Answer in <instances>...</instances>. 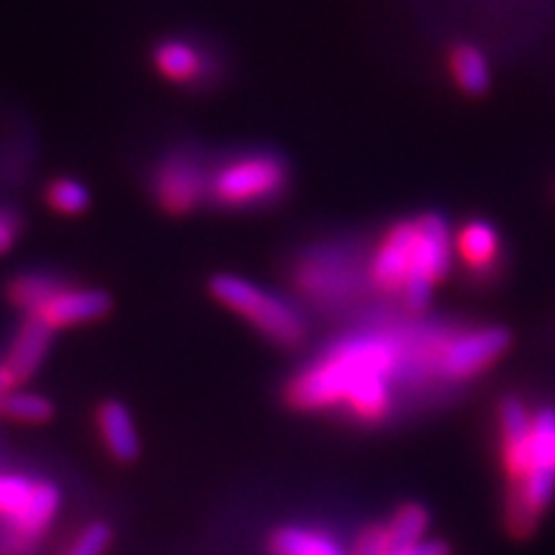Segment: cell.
Instances as JSON below:
<instances>
[{
    "label": "cell",
    "mask_w": 555,
    "mask_h": 555,
    "mask_svg": "<svg viewBox=\"0 0 555 555\" xmlns=\"http://www.w3.org/2000/svg\"><path fill=\"white\" fill-rule=\"evenodd\" d=\"M440 339L388 330L347 335L288 380L286 401L298 412L343 409L360 425H384L397 404L399 380L437 378Z\"/></svg>",
    "instance_id": "cell-1"
},
{
    "label": "cell",
    "mask_w": 555,
    "mask_h": 555,
    "mask_svg": "<svg viewBox=\"0 0 555 555\" xmlns=\"http://www.w3.org/2000/svg\"><path fill=\"white\" fill-rule=\"evenodd\" d=\"M291 170L270 150L237 152L208 170V204L227 211H249L275 204L288 191Z\"/></svg>",
    "instance_id": "cell-2"
},
{
    "label": "cell",
    "mask_w": 555,
    "mask_h": 555,
    "mask_svg": "<svg viewBox=\"0 0 555 555\" xmlns=\"http://www.w3.org/2000/svg\"><path fill=\"white\" fill-rule=\"evenodd\" d=\"M208 291H211V296L217 298L221 307L240 314L273 345L296 350V347L307 343V317L288 298L260 288L258 283L232 273L214 275L208 281Z\"/></svg>",
    "instance_id": "cell-3"
},
{
    "label": "cell",
    "mask_w": 555,
    "mask_h": 555,
    "mask_svg": "<svg viewBox=\"0 0 555 555\" xmlns=\"http://www.w3.org/2000/svg\"><path fill=\"white\" fill-rule=\"evenodd\" d=\"M455 237L448 219L440 214H422L414 219L412 273L401 294V304L409 311H425L433 304L435 288L446 281L453 268Z\"/></svg>",
    "instance_id": "cell-4"
},
{
    "label": "cell",
    "mask_w": 555,
    "mask_h": 555,
    "mask_svg": "<svg viewBox=\"0 0 555 555\" xmlns=\"http://www.w3.org/2000/svg\"><path fill=\"white\" fill-rule=\"evenodd\" d=\"M62 504L52 481H34L18 474H0V519L16 543H34L54 522Z\"/></svg>",
    "instance_id": "cell-5"
},
{
    "label": "cell",
    "mask_w": 555,
    "mask_h": 555,
    "mask_svg": "<svg viewBox=\"0 0 555 555\" xmlns=\"http://www.w3.org/2000/svg\"><path fill=\"white\" fill-rule=\"evenodd\" d=\"M291 283L311 304L337 307L360 288L358 260L343 247H311L291 268Z\"/></svg>",
    "instance_id": "cell-6"
},
{
    "label": "cell",
    "mask_w": 555,
    "mask_h": 555,
    "mask_svg": "<svg viewBox=\"0 0 555 555\" xmlns=\"http://www.w3.org/2000/svg\"><path fill=\"white\" fill-rule=\"evenodd\" d=\"M208 170L204 157L191 150L168 152L150 176L152 198L165 214L183 217L208 204Z\"/></svg>",
    "instance_id": "cell-7"
},
{
    "label": "cell",
    "mask_w": 555,
    "mask_h": 555,
    "mask_svg": "<svg viewBox=\"0 0 555 555\" xmlns=\"http://www.w3.org/2000/svg\"><path fill=\"white\" fill-rule=\"evenodd\" d=\"M509 332L504 327H478L442 335L437 347V380L463 384L481 376L499 358L509 350Z\"/></svg>",
    "instance_id": "cell-8"
},
{
    "label": "cell",
    "mask_w": 555,
    "mask_h": 555,
    "mask_svg": "<svg viewBox=\"0 0 555 555\" xmlns=\"http://www.w3.org/2000/svg\"><path fill=\"white\" fill-rule=\"evenodd\" d=\"M499 463L506 483H517L527 476H555V409H538L532 422L515 440H499Z\"/></svg>",
    "instance_id": "cell-9"
},
{
    "label": "cell",
    "mask_w": 555,
    "mask_h": 555,
    "mask_svg": "<svg viewBox=\"0 0 555 555\" xmlns=\"http://www.w3.org/2000/svg\"><path fill=\"white\" fill-rule=\"evenodd\" d=\"M111 311V298L99 288H82L62 281L52 296L34 311V319H41L52 332L80 327V324L99 322Z\"/></svg>",
    "instance_id": "cell-10"
},
{
    "label": "cell",
    "mask_w": 555,
    "mask_h": 555,
    "mask_svg": "<svg viewBox=\"0 0 555 555\" xmlns=\"http://www.w3.org/2000/svg\"><path fill=\"white\" fill-rule=\"evenodd\" d=\"M152 65L172 86H206L217 78V57L191 39H163L152 50Z\"/></svg>",
    "instance_id": "cell-11"
},
{
    "label": "cell",
    "mask_w": 555,
    "mask_h": 555,
    "mask_svg": "<svg viewBox=\"0 0 555 555\" xmlns=\"http://www.w3.org/2000/svg\"><path fill=\"white\" fill-rule=\"evenodd\" d=\"M555 496V476L535 474L517 483H506L504 527L515 540H525L535 532L545 509Z\"/></svg>",
    "instance_id": "cell-12"
},
{
    "label": "cell",
    "mask_w": 555,
    "mask_h": 555,
    "mask_svg": "<svg viewBox=\"0 0 555 555\" xmlns=\"http://www.w3.org/2000/svg\"><path fill=\"white\" fill-rule=\"evenodd\" d=\"M52 337L54 332L41 319H24V324H21L9 347V356L0 363V371H3L5 380H9L11 391L21 384H26L37 373L41 360L47 358V350H50Z\"/></svg>",
    "instance_id": "cell-13"
},
{
    "label": "cell",
    "mask_w": 555,
    "mask_h": 555,
    "mask_svg": "<svg viewBox=\"0 0 555 555\" xmlns=\"http://www.w3.org/2000/svg\"><path fill=\"white\" fill-rule=\"evenodd\" d=\"M455 253L461 255L463 266L474 275H491L499 266V255H502V240H499L496 227L483 219L463 224L455 237Z\"/></svg>",
    "instance_id": "cell-14"
},
{
    "label": "cell",
    "mask_w": 555,
    "mask_h": 555,
    "mask_svg": "<svg viewBox=\"0 0 555 555\" xmlns=\"http://www.w3.org/2000/svg\"><path fill=\"white\" fill-rule=\"evenodd\" d=\"M99 429L103 442H106L108 453L116 457V461L129 463L139 457V435L137 425L131 420L127 404L121 401H106V404L99 406Z\"/></svg>",
    "instance_id": "cell-15"
},
{
    "label": "cell",
    "mask_w": 555,
    "mask_h": 555,
    "mask_svg": "<svg viewBox=\"0 0 555 555\" xmlns=\"http://www.w3.org/2000/svg\"><path fill=\"white\" fill-rule=\"evenodd\" d=\"M270 551L275 555H347L345 547L327 532L309 527H281L270 538Z\"/></svg>",
    "instance_id": "cell-16"
},
{
    "label": "cell",
    "mask_w": 555,
    "mask_h": 555,
    "mask_svg": "<svg viewBox=\"0 0 555 555\" xmlns=\"http://www.w3.org/2000/svg\"><path fill=\"white\" fill-rule=\"evenodd\" d=\"M450 69L457 88L468 95H483L491 88V67L486 54L474 44L455 47L450 54Z\"/></svg>",
    "instance_id": "cell-17"
},
{
    "label": "cell",
    "mask_w": 555,
    "mask_h": 555,
    "mask_svg": "<svg viewBox=\"0 0 555 555\" xmlns=\"http://www.w3.org/2000/svg\"><path fill=\"white\" fill-rule=\"evenodd\" d=\"M62 281H65V278L52 275V273H39V270L21 273L9 283V301L18 311H24V314L29 317L52 296V291L57 288Z\"/></svg>",
    "instance_id": "cell-18"
},
{
    "label": "cell",
    "mask_w": 555,
    "mask_h": 555,
    "mask_svg": "<svg viewBox=\"0 0 555 555\" xmlns=\"http://www.w3.org/2000/svg\"><path fill=\"white\" fill-rule=\"evenodd\" d=\"M0 412L16 422H26V425H41V422H50L54 416V406L50 399L39 397V393L29 391H13L3 393L0 399Z\"/></svg>",
    "instance_id": "cell-19"
},
{
    "label": "cell",
    "mask_w": 555,
    "mask_h": 555,
    "mask_svg": "<svg viewBox=\"0 0 555 555\" xmlns=\"http://www.w3.org/2000/svg\"><path fill=\"white\" fill-rule=\"evenodd\" d=\"M47 204H50L52 211L62 214V217H78V214L88 211L90 206V193L86 183L75 178H54L50 185H47L44 193Z\"/></svg>",
    "instance_id": "cell-20"
},
{
    "label": "cell",
    "mask_w": 555,
    "mask_h": 555,
    "mask_svg": "<svg viewBox=\"0 0 555 555\" xmlns=\"http://www.w3.org/2000/svg\"><path fill=\"white\" fill-rule=\"evenodd\" d=\"M111 545V527L106 522H90L73 545L67 547V555H103Z\"/></svg>",
    "instance_id": "cell-21"
},
{
    "label": "cell",
    "mask_w": 555,
    "mask_h": 555,
    "mask_svg": "<svg viewBox=\"0 0 555 555\" xmlns=\"http://www.w3.org/2000/svg\"><path fill=\"white\" fill-rule=\"evenodd\" d=\"M18 234H21L18 214L11 211V208L0 206V255H5L13 245H16Z\"/></svg>",
    "instance_id": "cell-22"
},
{
    "label": "cell",
    "mask_w": 555,
    "mask_h": 555,
    "mask_svg": "<svg viewBox=\"0 0 555 555\" xmlns=\"http://www.w3.org/2000/svg\"><path fill=\"white\" fill-rule=\"evenodd\" d=\"M386 555H450L448 545L442 543V540H429V543H416V545H409V547H401V551H391Z\"/></svg>",
    "instance_id": "cell-23"
},
{
    "label": "cell",
    "mask_w": 555,
    "mask_h": 555,
    "mask_svg": "<svg viewBox=\"0 0 555 555\" xmlns=\"http://www.w3.org/2000/svg\"><path fill=\"white\" fill-rule=\"evenodd\" d=\"M9 391H11L9 380H5V376H3V371H0V399H3V393H9Z\"/></svg>",
    "instance_id": "cell-24"
}]
</instances>
